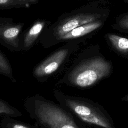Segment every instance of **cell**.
<instances>
[{
    "instance_id": "8992f818",
    "label": "cell",
    "mask_w": 128,
    "mask_h": 128,
    "mask_svg": "<svg viewBox=\"0 0 128 128\" xmlns=\"http://www.w3.org/2000/svg\"><path fill=\"white\" fill-rule=\"evenodd\" d=\"M102 24L100 22H92L77 28L56 40L54 42L53 46L60 43H68L74 42V40L93 32L98 28Z\"/></svg>"
},
{
    "instance_id": "4fadbf2b",
    "label": "cell",
    "mask_w": 128,
    "mask_h": 128,
    "mask_svg": "<svg viewBox=\"0 0 128 128\" xmlns=\"http://www.w3.org/2000/svg\"><path fill=\"white\" fill-rule=\"evenodd\" d=\"M123 100H126V101H128V95L125 96L124 98H122Z\"/></svg>"
},
{
    "instance_id": "30bf717a",
    "label": "cell",
    "mask_w": 128,
    "mask_h": 128,
    "mask_svg": "<svg viewBox=\"0 0 128 128\" xmlns=\"http://www.w3.org/2000/svg\"><path fill=\"white\" fill-rule=\"evenodd\" d=\"M6 115L10 116H20L22 113L16 108L0 98V116Z\"/></svg>"
},
{
    "instance_id": "3957f363",
    "label": "cell",
    "mask_w": 128,
    "mask_h": 128,
    "mask_svg": "<svg viewBox=\"0 0 128 128\" xmlns=\"http://www.w3.org/2000/svg\"><path fill=\"white\" fill-rule=\"evenodd\" d=\"M76 48L71 42L56 49L34 68L32 76L39 82H47L64 66Z\"/></svg>"
},
{
    "instance_id": "5b68a950",
    "label": "cell",
    "mask_w": 128,
    "mask_h": 128,
    "mask_svg": "<svg viewBox=\"0 0 128 128\" xmlns=\"http://www.w3.org/2000/svg\"><path fill=\"white\" fill-rule=\"evenodd\" d=\"M51 24L50 21L44 19L36 20L21 36V52H28L40 42L42 34Z\"/></svg>"
},
{
    "instance_id": "ba28073f",
    "label": "cell",
    "mask_w": 128,
    "mask_h": 128,
    "mask_svg": "<svg viewBox=\"0 0 128 128\" xmlns=\"http://www.w3.org/2000/svg\"><path fill=\"white\" fill-rule=\"evenodd\" d=\"M0 74L6 77L12 82H16L11 64L6 56L1 50H0Z\"/></svg>"
},
{
    "instance_id": "8fae6325",
    "label": "cell",
    "mask_w": 128,
    "mask_h": 128,
    "mask_svg": "<svg viewBox=\"0 0 128 128\" xmlns=\"http://www.w3.org/2000/svg\"><path fill=\"white\" fill-rule=\"evenodd\" d=\"M120 26L124 28L128 29V16L124 18L120 22Z\"/></svg>"
},
{
    "instance_id": "6da1fadb",
    "label": "cell",
    "mask_w": 128,
    "mask_h": 128,
    "mask_svg": "<svg viewBox=\"0 0 128 128\" xmlns=\"http://www.w3.org/2000/svg\"><path fill=\"white\" fill-rule=\"evenodd\" d=\"M24 106L32 118L47 128H78L67 110L40 94L28 98Z\"/></svg>"
},
{
    "instance_id": "277c9868",
    "label": "cell",
    "mask_w": 128,
    "mask_h": 128,
    "mask_svg": "<svg viewBox=\"0 0 128 128\" xmlns=\"http://www.w3.org/2000/svg\"><path fill=\"white\" fill-rule=\"evenodd\" d=\"M24 26V22L16 23L12 18L0 17V44L12 52H21V34Z\"/></svg>"
},
{
    "instance_id": "7c38bea8",
    "label": "cell",
    "mask_w": 128,
    "mask_h": 128,
    "mask_svg": "<svg viewBox=\"0 0 128 128\" xmlns=\"http://www.w3.org/2000/svg\"><path fill=\"white\" fill-rule=\"evenodd\" d=\"M11 128H30L20 124L13 123L11 126Z\"/></svg>"
},
{
    "instance_id": "52a82bcc",
    "label": "cell",
    "mask_w": 128,
    "mask_h": 128,
    "mask_svg": "<svg viewBox=\"0 0 128 128\" xmlns=\"http://www.w3.org/2000/svg\"><path fill=\"white\" fill-rule=\"evenodd\" d=\"M39 2L40 0H0V10L28 8Z\"/></svg>"
},
{
    "instance_id": "9c48e42d",
    "label": "cell",
    "mask_w": 128,
    "mask_h": 128,
    "mask_svg": "<svg viewBox=\"0 0 128 128\" xmlns=\"http://www.w3.org/2000/svg\"><path fill=\"white\" fill-rule=\"evenodd\" d=\"M113 46L119 52H128V39L114 34L108 36Z\"/></svg>"
},
{
    "instance_id": "7a4b0ae2",
    "label": "cell",
    "mask_w": 128,
    "mask_h": 128,
    "mask_svg": "<svg viewBox=\"0 0 128 128\" xmlns=\"http://www.w3.org/2000/svg\"><path fill=\"white\" fill-rule=\"evenodd\" d=\"M110 64L101 58L80 60L66 70L58 84L78 88L93 85L110 72Z\"/></svg>"
}]
</instances>
